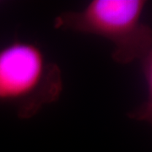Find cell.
I'll list each match as a JSON object with an SVG mask.
<instances>
[{
  "label": "cell",
  "mask_w": 152,
  "mask_h": 152,
  "mask_svg": "<svg viewBox=\"0 0 152 152\" xmlns=\"http://www.w3.org/2000/svg\"><path fill=\"white\" fill-rule=\"evenodd\" d=\"M62 90L59 67L37 45L15 41L0 48V102L13 106L20 118L36 115Z\"/></svg>",
  "instance_id": "7a4b0ae2"
},
{
  "label": "cell",
  "mask_w": 152,
  "mask_h": 152,
  "mask_svg": "<svg viewBox=\"0 0 152 152\" xmlns=\"http://www.w3.org/2000/svg\"><path fill=\"white\" fill-rule=\"evenodd\" d=\"M144 0H92L79 11L62 13L56 29L95 35L113 46V58L122 64L152 56V35L143 22Z\"/></svg>",
  "instance_id": "6da1fadb"
}]
</instances>
